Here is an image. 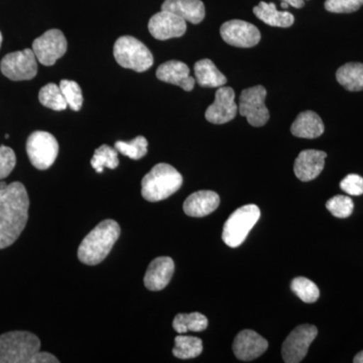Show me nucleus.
Returning <instances> with one entry per match:
<instances>
[{"mask_svg":"<svg viewBox=\"0 0 363 363\" xmlns=\"http://www.w3.org/2000/svg\"><path fill=\"white\" fill-rule=\"evenodd\" d=\"M26 189L21 182H13L0 190V250L13 245L28 219Z\"/></svg>","mask_w":363,"mask_h":363,"instance_id":"nucleus-1","label":"nucleus"},{"mask_svg":"<svg viewBox=\"0 0 363 363\" xmlns=\"http://www.w3.org/2000/svg\"><path fill=\"white\" fill-rule=\"evenodd\" d=\"M121 236V226L116 221L107 219L99 224L81 242L78 259L88 266L99 264L106 259Z\"/></svg>","mask_w":363,"mask_h":363,"instance_id":"nucleus-2","label":"nucleus"},{"mask_svg":"<svg viewBox=\"0 0 363 363\" xmlns=\"http://www.w3.org/2000/svg\"><path fill=\"white\" fill-rule=\"evenodd\" d=\"M183 177L171 164H157L142 181V195L147 201L159 202L175 194L182 187Z\"/></svg>","mask_w":363,"mask_h":363,"instance_id":"nucleus-3","label":"nucleus"},{"mask_svg":"<svg viewBox=\"0 0 363 363\" xmlns=\"http://www.w3.org/2000/svg\"><path fill=\"white\" fill-rule=\"evenodd\" d=\"M40 348V339L26 331L0 335V363H30Z\"/></svg>","mask_w":363,"mask_h":363,"instance_id":"nucleus-4","label":"nucleus"},{"mask_svg":"<svg viewBox=\"0 0 363 363\" xmlns=\"http://www.w3.org/2000/svg\"><path fill=\"white\" fill-rule=\"evenodd\" d=\"M113 55L123 68L138 73L147 71L154 65V57L147 45L131 35H123L116 40Z\"/></svg>","mask_w":363,"mask_h":363,"instance_id":"nucleus-5","label":"nucleus"},{"mask_svg":"<svg viewBox=\"0 0 363 363\" xmlns=\"http://www.w3.org/2000/svg\"><path fill=\"white\" fill-rule=\"evenodd\" d=\"M260 218L259 208L255 204L238 208L227 219L222 240L229 247H238L247 240L248 233Z\"/></svg>","mask_w":363,"mask_h":363,"instance_id":"nucleus-6","label":"nucleus"},{"mask_svg":"<svg viewBox=\"0 0 363 363\" xmlns=\"http://www.w3.org/2000/svg\"><path fill=\"white\" fill-rule=\"evenodd\" d=\"M26 152L35 168L44 171L52 166L59 154L56 138L47 131H35L28 136Z\"/></svg>","mask_w":363,"mask_h":363,"instance_id":"nucleus-7","label":"nucleus"},{"mask_svg":"<svg viewBox=\"0 0 363 363\" xmlns=\"http://www.w3.org/2000/svg\"><path fill=\"white\" fill-rule=\"evenodd\" d=\"M267 90L264 86L257 85L247 88L241 92L238 111L247 117L248 123L255 128H260L269 121V111L264 104Z\"/></svg>","mask_w":363,"mask_h":363,"instance_id":"nucleus-8","label":"nucleus"},{"mask_svg":"<svg viewBox=\"0 0 363 363\" xmlns=\"http://www.w3.org/2000/svg\"><path fill=\"white\" fill-rule=\"evenodd\" d=\"M0 70L13 81L32 80L38 73L37 57L30 49L11 52L2 59Z\"/></svg>","mask_w":363,"mask_h":363,"instance_id":"nucleus-9","label":"nucleus"},{"mask_svg":"<svg viewBox=\"0 0 363 363\" xmlns=\"http://www.w3.org/2000/svg\"><path fill=\"white\" fill-rule=\"evenodd\" d=\"M317 327L304 324L296 327L281 346V355L286 363H298L304 359L308 350L317 337Z\"/></svg>","mask_w":363,"mask_h":363,"instance_id":"nucleus-10","label":"nucleus"},{"mask_svg":"<svg viewBox=\"0 0 363 363\" xmlns=\"http://www.w3.org/2000/svg\"><path fill=\"white\" fill-rule=\"evenodd\" d=\"M68 43L60 30H50L33 40V51L44 66H52L66 54Z\"/></svg>","mask_w":363,"mask_h":363,"instance_id":"nucleus-11","label":"nucleus"},{"mask_svg":"<svg viewBox=\"0 0 363 363\" xmlns=\"http://www.w3.org/2000/svg\"><path fill=\"white\" fill-rule=\"evenodd\" d=\"M220 35L224 42L236 48H252L260 40L259 28L245 21H226L221 26Z\"/></svg>","mask_w":363,"mask_h":363,"instance_id":"nucleus-12","label":"nucleus"},{"mask_svg":"<svg viewBox=\"0 0 363 363\" xmlns=\"http://www.w3.org/2000/svg\"><path fill=\"white\" fill-rule=\"evenodd\" d=\"M238 111L234 90L231 87L222 86L216 91L213 104L208 107L205 117L209 123L224 124L235 118Z\"/></svg>","mask_w":363,"mask_h":363,"instance_id":"nucleus-13","label":"nucleus"},{"mask_svg":"<svg viewBox=\"0 0 363 363\" xmlns=\"http://www.w3.org/2000/svg\"><path fill=\"white\" fill-rule=\"evenodd\" d=\"M149 30L155 39L167 40L185 35L187 25L186 21L177 14L161 11L150 18Z\"/></svg>","mask_w":363,"mask_h":363,"instance_id":"nucleus-14","label":"nucleus"},{"mask_svg":"<svg viewBox=\"0 0 363 363\" xmlns=\"http://www.w3.org/2000/svg\"><path fill=\"white\" fill-rule=\"evenodd\" d=\"M269 343L264 337L252 330L240 332L234 339V354L238 359L250 362L266 352Z\"/></svg>","mask_w":363,"mask_h":363,"instance_id":"nucleus-15","label":"nucleus"},{"mask_svg":"<svg viewBox=\"0 0 363 363\" xmlns=\"http://www.w3.org/2000/svg\"><path fill=\"white\" fill-rule=\"evenodd\" d=\"M174 271H175V264L171 257H157L147 267L143 283L147 290L152 292L164 290L173 278Z\"/></svg>","mask_w":363,"mask_h":363,"instance_id":"nucleus-16","label":"nucleus"},{"mask_svg":"<svg viewBox=\"0 0 363 363\" xmlns=\"http://www.w3.org/2000/svg\"><path fill=\"white\" fill-rule=\"evenodd\" d=\"M327 154L322 150H306L298 154L294 164V172L298 180L309 182L316 179L323 171Z\"/></svg>","mask_w":363,"mask_h":363,"instance_id":"nucleus-17","label":"nucleus"},{"mask_svg":"<svg viewBox=\"0 0 363 363\" xmlns=\"http://www.w3.org/2000/svg\"><path fill=\"white\" fill-rule=\"evenodd\" d=\"M157 77L162 82L179 86L185 91L194 89L196 80L190 76V69L180 61H168L157 68Z\"/></svg>","mask_w":363,"mask_h":363,"instance_id":"nucleus-18","label":"nucleus"},{"mask_svg":"<svg viewBox=\"0 0 363 363\" xmlns=\"http://www.w3.org/2000/svg\"><path fill=\"white\" fill-rule=\"evenodd\" d=\"M220 204V198L213 191H198L184 202V212L191 217H204L211 214Z\"/></svg>","mask_w":363,"mask_h":363,"instance_id":"nucleus-19","label":"nucleus"},{"mask_svg":"<svg viewBox=\"0 0 363 363\" xmlns=\"http://www.w3.org/2000/svg\"><path fill=\"white\" fill-rule=\"evenodd\" d=\"M162 11L175 13L193 25H198L205 18V6L201 0H164Z\"/></svg>","mask_w":363,"mask_h":363,"instance_id":"nucleus-20","label":"nucleus"},{"mask_svg":"<svg viewBox=\"0 0 363 363\" xmlns=\"http://www.w3.org/2000/svg\"><path fill=\"white\" fill-rule=\"evenodd\" d=\"M324 130L322 119L314 111H310L298 114L291 126V133L294 135L308 140L319 138L323 135Z\"/></svg>","mask_w":363,"mask_h":363,"instance_id":"nucleus-21","label":"nucleus"},{"mask_svg":"<svg viewBox=\"0 0 363 363\" xmlns=\"http://www.w3.org/2000/svg\"><path fill=\"white\" fill-rule=\"evenodd\" d=\"M195 77L201 87L219 88L226 84L227 78L209 59L198 61L194 66Z\"/></svg>","mask_w":363,"mask_h":363,"instance_id":"nucleus-22","label":"nucleus"},{"mask_svg":"<svg viewBox=\"0 0 363 363\" xmlns=\"http://www.w3.org/2000/svg\"><path fill=\"white\" fill-rule=\"evenodd\" d=\"M253 13L264 23L277 28H289L293 26L295 18L288 11H279L276 4L259 2V6L253 7Z\"/></svg>","mask_w":363,"mask_h":363,"instance_id":"nucleus-23","label":"nucleus"},{"mask_svg":"<svg viewBox=\"0 0 363 363\" xmlns=\"http://www.w3.org/2000/svg\"><path fill=\"white\" fill-rule=\"evenodd\" d=\"M339 84L348 91L363 90V64L348 63L341 66L336 73Z\"/></svg>","mask_w":363,"mask_h":363,"instance_id":"nucleus-24","label":"nucleus"},{"mask_svg":"<svg viewBox=\"0 0 363 363\" xmlns=\"http://www.w3.org/2000/svg\"><path fill=\"white\" fill-rule=\"evenodd\" d=\"M202 351L203 343L200 338L184 335H179L175 338L173 354L179 359H192L199 357Z\"/></svg>","mask_w":363,"mask_h":363,"instance_id":"nucleus-25","label":"nucleus"},{"mask_svg":"<svg viewBox=\"0 0 363 363\" xmlns=\"http://www.w3.org/2000/svg\"><path fill=\"white\" fill-rule=\"evenodd\" d=\"M173 327L178 333H187L188 331L201 332L208 327V319L201 313L178 314L173 321Z\"/></svg>","mask_w":363,"mask_h":363,"instance_id":"nucleus-26","label":"nucleus"},{"mask_svg":"<svg viewBox=\"0 0 363 363\" xmlns=\"http://www.w3.org/2000/svg\"><path fill=\"white\" fill-rule=\"evenodd\" d=\"M39 100L45 107L55 111H65L68 108V104L61 88L55 83H49L40 90Z\"/></svg>","mask_w":363,"mask_h":363,"instance_id":"nucleus-27","label":"nucleus"},{"mask_svg":"<svg viewBox=\"0 0 363 363\" xmlns=\"http://www.w3.org/2000/svg\"><path fill=\"white\" fill-rule=\"evenodd\" d=\"M117 150L109 145H104L95 150L94 156L91 159V166L97 172L102 173L104 168L116 169L119 164Z\"/></svg>","mask_w":363,"mask_h":363,"instance_id":"nucleus-28","label":"nucleus"},{"mask_svg":"<svg viewBox=\"0 0 363 363\" xmlns=\"http://www.w3.org/2000/svg\"><path fill=\"white\" fill-rule=\"evenodd\" d=\"M147 138L145 136H136L131 142H116L114 147L117 152L131 160H140L147 154Z\"/></svg>","mask_w":363,"mask_h":363,"instance_id":"nucleus-29","label":"nucleus"},{"mask_svg":"<svg viewBox=\"0 0 363 363\" xmlns=\"http://www.w3.org/2000/svg\"><path fill=\"white\" fill-rule=\"evenodd\" d=\"M291 289L305 303H315L320 297V291L316 284L304 277L294 279Z\"/></svg>","mask_w":363,"mask_h":363,"instance_id":"nucleus-30","label":"nucleus"},{"mask_svg":"<svg viewBox=\"0 0 363 363\" xmlns=\"http://www.w3.org/2000/svg\"><path fill=\"white\" fill-rule=\"evenodd\" d=\"M60 88L65 97L68 107L73 111H79L83 105V94L77 82L72 80H62Z\"/></svg>","mask_w":363,"mask_h":363,"instance_id":"nucleus-31","label":"nucleus"},{"mask_svg":"<svg viewBox=\"0 0 363 363\" xmlns=\"http://www.w3.org/2000/svg\"><path fill=\"white\" fill-rule=\"evenodd\" d=\"M326 208L333 216L338 218H347L352 214L354 204L352 199L347 196L337 195L327 201Z\"/></svg>","mask_w":363,"mask_h":363,"instance_id":"nucleus-32","label":"nucleus"},{"mask_svg":"<svg viewBox=\"0 0 363 363\" xmlns=\"http://www.w3.org/2000/svg\"><path fill=\"white\" fill-rule=\"evenodd\" d=\"M363 6V0H326L325 9L334 13H351Z\"/></svg>","mask_w":363,"mask_h":363,"instance_id":"nucleus-33","label":"nucleus"},{"mask_svg":"<svg viewBox=\"0 0 363 363\" xmlns=\"http://www.w3.org/2000/svg\"><path fill=\"white\" fill-rule=\"evenodd\" d=\"M16 164V157L13 150L1 145L0 147V180H4L13 171Z\"/></svg>","mask_w":363,"mask_h":363,"instance_id":"nucleus-34","label":"nucleus"},{"mask_svg":"<svg viewBox=\"0 0 363 363\" xmlns=\"http://www.w3.org/2000/svg\"><path fill=\"white\" fill-rule=\"evenodd\" d=\"M340 188L350 196L363 194V178L357 174H350L340 182Z\"/></svg>","mask_w":363,"mask_h":363,"instance_id":"nucleus-35","label":"nucleus"},{"mask_svg":"<svg viewBox=\"0 0 363 363\" xmlns=\"http://www.w3.org/2000/svg\"><path fill=\"white\" fill-rule=\"evenodd\" d=\"M58 358L49 352H37L32 358L30 363H58Z\"/></svg>","mask_w":363,"mask_h":363,"instance_id":"nucleus-36","label":"nucleus"},{"mask_svg":"<svg viewBox=\"0 0 363 363\" xmlns=\"http://www.w3.org/2000/svg\"><path fill=\"white\" fill-rule=\"evenodd\" d=\"M281 1L286 2L289 6L295 9H302L305 6V0H281Z\"/></svg>","mask_w":363,"mask_h":363,"instance_id":"nucleus-37","label":"nucleus"},{"mask_svg":"<svg viewBox=\"0 0 363 363\" xmlns=\"http://www.w3.org/2000/svg\"><path fill=\"white\" fill-rule=\"evenodd\" d=\"M353 362L363 363V350L360 351V352L358 353L357 357H354V359H353Z\"/></svg>","mask_w":363,"mask_h":363,"instance_id":"nucleus-38","label":"nucleus"},{"mask_svg":"<svg viewBox=\"0 0 363 363\" xmlns=\"http://www.w3.org/2000/svg\"><path fill=\"white\" fill-rule=\"evenodd\" d=\"M7 184L6 182L1 181L0 182V190H2V189L6 188Z\"/></svg>","mask_w":363,"mask_h":363,"instance_id":"nucleus-39","label":"nucleus"},{"mask_svg":"<svg viewBox=\"0 0 363 363\" xmlns=\"http://www.w3.org/2000/svg\"><path fill=\"white\" fill-rule=\"evenodd\" d=\"M281 7H283V9H288V7H289V6H289V4H286V2H284V1H283V2H281Z\"/></svg>","mask_w":363,"mask_h":363,"instance_id":"nucleus-40","label":"nucleus"},{"mask_svg":"<svg viewBox=\"0 0 363 363\" xmlns=\"http://www.w3.org/2000/svg\"><path fill=\"white\" fill-rule=\"evenodd\" d=\"M1 43H2V35H1V33H0V45H1Z\"/></svg>","mask_w":363,"mask_h":363,"instance_id":"nucleus-41","label":"nucleus"}]
</instances>
